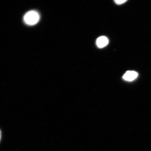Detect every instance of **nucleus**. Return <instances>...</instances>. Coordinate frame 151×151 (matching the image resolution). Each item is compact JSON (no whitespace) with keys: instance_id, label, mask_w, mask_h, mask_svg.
<instances>
[{"instance_id":"nucleus-1","label":"nucleus","mask_w":151,"mask_h":151,"mask_svg":"<svg viewBox=\"0 0 151 151\" xmlns=\"http://www.w3.org/2000/svg\"><path fill=\"white\" fill-rule=\"evenodd\" d=\"M24 22L28 25H35L39 21V14L36 11H30L24 15Z\"/></svg>"},{"instance_id":"nucleus-2","label":"nucleus","mask_w":151,"mask_h":151,"mask_svg":"<svg viewBox=\"0 0 151 151\" xmlns=\"http://www.w3.org/2000/svg\"><path fill=\"white\" fill-rule=\"evenodd\" d=\"M138 73L136 72L133 71H128L125 73L123 76L124 80L128 81H132L137 78Z\"/></svg>"},{"instance_id":"nucleus-3","label":"nucleus","mask_w":151,"mask_h":151,"mask_svg":"<svg viewBox=\"0 0 151 151\" xmlns=\"http://www.w3.org/2000/svg\"><path fill=\"white\" fill-rule=\"evenodd\" d=\"M109 43V40L107 37L101 36L98 38L96 41V44L99 48H103L106 46Z\"/></svg>"},{"instance_id":"nucleus-4","label":"nucleus","mask_w":151,"mask_h":151,"mask_svg":"<svg viewBox=\"0 0 151 151\" xmlns=\"http://www.w3.org/2000/svg\"><path fill=\"white\" fill-rule=\"evenodd\" d=\"M127 1V0H116L114 1L117 5H120L123 4Z\"/></svg>"},{"instance_id":"nucleus-5","label":"nucleus","mask_w":151,"mask_h":151,"mask_svg":"<svg viewBox=\"0 0 151 151\" xmlns=\"http://www.w3.org/2000/svg\"><path fill=\"white\" fill-rule=\"evenodd\" d=\"M1 130H0V141H1Z\"/></svg>"}]
</instances>
